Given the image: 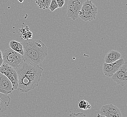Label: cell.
<instances>
[{
    "mask_svg": "<svg viewBox=\"0 0 127 117\" xmlns=\"http://www.w3.org/2000/svg\"><path fill=\"white\" fill-rule=\"evenodd\" d=\"M18 75V90L27 92L38 87L43 70L39 65H34L25 61L15 68Z\"/></svg>",
    "mask_w": 127,
    "mask_h": 117,
    "instance_id": "obj_1",
    "label": "cell"
},
{
    "mask_svg": "<svg viewBox=\"0 0 127 117\" xmlns=\"http://www.w3.org/2000/svg\"><path fill=\"white\" fill-rule=\"evenodd\" d=\"M21 43L24 49V61L37 65L42 63L47 57V46L41 41L30 39L24 40Z\"/></svg>",
    "mask_w": 127,
    "mask_h": 117,
    "instance_id": "obj_2",
    "label": "cell"
},
{
    "mask_svg": "<svg viewBox=\"0 0 127 117\" xmlns=\"http://www.w3.org/2000/svg\"><path fill=\"white\" fill-rule=\"evenodd\" d=\"M97 8L91 0L84 1L80 10L78 12V17L85 22L91 21L96 18Z\"/></svg>",
    "mask_w": 127,
    "mask_h": 117,
    "instance_id": "obj_3",
    "label": "cell"
},
{
    "mask_svg": "<svg viewBox=\"0 0 127 117\" xmlns=\"http://www.w3.org/2000/svg\"><path fill=\"white\" fill-rule=\"evenodd\" d=\"M3 63L17 68L24 61L23 56L11 48L6 49L2 53Z\"/></svg>",
    "mask_w": 127,
    "mask_h": 117,
    "instance_id": "obj_4",
    "label": "cell"
},
{
    "mask_svg": "<svg viewBox=\"0 0 127 117\" xmlns=\"http://www.w3.org/2000/svg\"><path fill=\"white\" fill-rule=\"evenodd\" d=\"M0 73L4 74L12 84L14 90H17L18 86V75L15 68L3 63L0 67Z\"/></svg>",
    "mask_w": 127,
    "mask_h": 117,
    "instance_id": "obj_5",
    "label": "cell"
},
{
    "mask_svg": "<svg viewBox=\"0 0 127 117\" xmlns=\"http://www.w3.org/2000/svg\"><path fill=\"white\" fill-rule=\"evenodd\" d=\"M84 0H69L67 5V16L73 20L78 17V13L80 10Z\"/></svg>",
    "mask_w": 127,
    "mask_h": 117,
    "instance_id": "obj_6",
    "label": "cell"
},
{
    "mask_svg": "<svg viewBox=\"0 0 127 117\" xmlns=\"http://www.w3.org/2000/svg\"><path fill=\"white\" fill-rule=\"evenodd\" d=\"M110 78L118 85L122 87L126 85L127 83V62H125Z\"/></svg>",
    "mask_w": 127,
    "mask_h": 117,
    "instance_id": "obj_7",
    "label": "cell"
},
{
    "mask_svg": "<svg viewBox=\"0 0 127 117\" xmlns=\"http://www.w3.org/2000/svg\"><path fill=\"white\" fill-rule=\"evenodd\" d=\"M125 59L120 58L117 61L110 63H103V72L104 74L108 77H111L114 73L116 72L120 67L125 63Z\"/></svg>",
    "mask_w": 127,
    "mask_h": 117,
    "instance_id": "obj_8",
    "label": "cell"
},
{
    "mask_svg": "<svg viewBox=\"0 0 127 117\" xmlns=\"http://www.w3.org/2000/svg\"><path fill=\"white\" fill-rule=\"evenodd\" d=\"M100 112L106 117H123L120 109L112 104L103 105Z\"/></svg>",
    "mask_w": 127,
    "mask_h": 117,
    "instance_id": "obj_9",
    "label": "cell"
},
{
    "mask_svg": "<svg viewBox=\"0 0 127 117\" xmlns=\"http://www.w3.org/2000/svg\"><path fill=\"white\" fill-rule=\"evenodd\" d=\"M13 90L12 84L10 80L4 74L0 73V93L8 95Z\"/></svg>",
    "mask_w": 127,
    "mask_h": 117,
    "instance_id": "obj_10",
    "label": "cell"
},
{
    "mask_svg": "<svg viewBox=\"0 0 127 117\" xmlns=\"http://www.w3.org/2000/svg\"><path fill=\"white\" fill-rule=\"evenodd\" d=\"M122 55L120 52L116 50H110L105 55V63H112L121 58Z\"/></svg>",
    "mask_w": 127,
    "mask_h": 117,
    "instance_id": "obj_11",
    "label": "cell"
},
{
    "mask_svg": "<svg viewBox=\"0 0 127 117\" xmlns=\"http://www.w3.org/2000/svg\"><path fill=\"white\" fill-rule=\"evenodd\" d=\"M10 100L11 99L8 95L0 93V113L4 112L7 109Z\"/></svg>",
    "mask_w": 127,
    "mask_h": 117,
    "instance_id": "obj_12",
    "label": "cell"
},
{
    "mask_svg": "<svg viewBox=\"0 0 127 117\" xmlns=\"http://www.w3.org/2000/svg\"><path fill=\"white\" fill-rule=\"evenodd\" d=\"M10 48L17 52L23 56L24 49L22 43L20 42H17L15 40H11L9 42Z\"/></svg>",
    "mask_w": 127,
    "mask_h": 117,
    "instance_id": "obj_13",
    "label": "cell"
},
{
    "mask_svg": "<svg viewBox=\"0 0 127 117\" xmlns=\"http://www.w3.org/2000/svg\"><path fill=\"white\" fill-rule=\"evenodd\" d=\"M19 32L22 35V38L25 40L32 39V33L28 26H26L22 28L19 30Z\"/></svg>",
    "mask_w": 127,
    "mask_h": 117,
    "instance_id": "obj_14",
    "label": "cell"
},
{
    "mask_svg": "<svg viewBox=\"0 0 127 117\" xmlns=\"http://www.w3.org/2000/svg\"><path fill=\"white\" fill-rule=\"evenodd\" d=\"M51 0H35V2L40 9H47L51 2Z\"/></svg>",
    "mask_w": 127,
    "mask_h": 117,
    "instance_id": "obj_15",
    "label": "cell"
},
{
    "mask_svg": "<svg viewBox=\"0 0 127 117\" xmlns=\"http://www.w3.org/2000/svg\"><path fill=\"white\" fill-rule=\"evenodd\" d=\"M91 107L92 106L90 104L85 100H81L78 104V108L81 110H90Z\"/></svg>",
    "mask_w": 127,
    "mask_h": 117,
    "instance_id": "obj_16",
    "label": "cell"
},
{
    "mask_svg": "<svg viewBox=\"0 0 127 117\" xmlns=\"http://www.w3.org/2000/svg\"><path fill=\"white\" fill-rule=\"evenodd\" d=\"M59 8L57 3L56 2V0H51V2L49 6V9L51 12L54 11L55 10H56Z\"/></svg>",
    "mask_w": 127,
    "mask_h": 117,
    "instance_id": "obj_17",
    "label": "cell"
},
{
    "mask_svg": "<svg viewBox=\"0 0 127 117\" xmlns=\"http://www.w3.org/2000/svg\"><path fill=\"white\" fill-rule=\"evenodd\" d=\"M68 117H87L85 114L83 113H71L70 114L68 115Z\"/></svg>",
    "mask_w": 127,
    "mask_h": 117,
    "instance_id": "obj_18",
    "label": "cell"
},
{
    "mask_svg": "<svg viewBox=\"0 0 127 117\" xmlns=\"http://www.w3.org/2000/svg\"><path fill=\"white\" fill-rule=\"evenodd\" d=\"M56 2L58 4L59 8L62 7L64 4V0H56Z\"/></svg>",
    "mask_w": 127,
    "mask_h": 117,
    "instance_id": "obj_19",
    "label": "cell"
},
{
    "mask_svg": "<svg viewBox=\"0 0 127 117\" xmlns=\"http://www.w3.org/2000/svg\"><path fill=\"white\" fill-rule=\"evenodd\" d=\"M3 63V59L2 53L0 50V67L1 66Z\"/></svg>",
    "mask_w": 127,
    "mask_h": 117,
    "instance_id": "obj_20",
    "label": "cell"
},
{
    "mask_svg": "<svg viewBox=\"0 0 127 117\" xmlns=\"http://www.w3.org/2000/svg\"><path fill=\"white\" fill-rule=\"evenodd\" d=\"M97 117H106L104 115H102L101 114H98L97 115Z\"/></svg>",
    "mask_w": 127,
    "mask_h": 117,
    "instance_id": "obj_21",
    "label": "cell"
},
{
    "mask_svg": "<svg viewBox=\"0 0 127 117\" xmlns=\"http://www.w3.org/2000/svg\"><path fill=\"white\" fill-rule=\"evenodd\" d=\"M20 2L22 3L24 1V0H18Z\"/></svg>",
    "mask_w": 127,
    "mask_h": 117,
    "instance_id": "obj_22",
    "label": "cell"
}]
</instances>
